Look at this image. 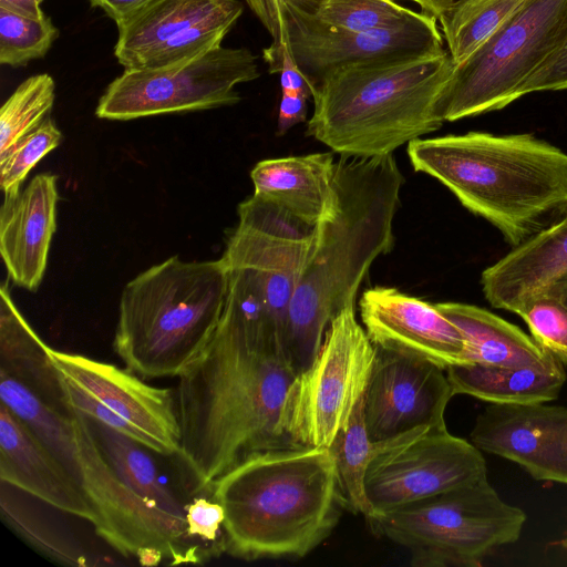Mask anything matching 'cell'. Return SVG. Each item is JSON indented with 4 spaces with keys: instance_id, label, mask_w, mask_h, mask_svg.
Instances as JSON below:
<instances>
[{
    "instance_id": "obj_44",
    "label": "cell",
    "mask_w": 567,
    "mask_h": 567,
    "mask_svg": "<svg viewBox=\"0 0 567 567\" xmlns=\"http://www.w3.org/2000/svg\"><path fill=\"white\" fill-rule=\"evenodd\" d=\"M545 295L556 298L567 308V274L556 280Z\"/></svg>"
},
{
    "instance_id": "obj_45",
    "label": "cell",
    "mask_w": 567,
    "mask_h": 567,
    "mask_svg": "<svg viewBox=\"0 0 567 567\" xmlns=\"http://www.w3.org/2000/svg\"><path fill=\"white\" fill-rule=\"evenodd\" d=\"M288 1L306 12L315 13L318 10V8L326 0H288Z\"/></svg>"
},
{
    "instance_id": "obj_7",
    "label": "cell",
    "mask_w": 567,
    "mask_h": 567,
    "mask_svg": "<svg viewBox=\"0 0 567 567\" xmlns=\"http://www.w3.org/2000/svg\"><path fill=\"white\" fill-rule=\"evenodd\" d=\"M367 520L377 535L408 548L413 566L474 567L493 549L518 540L526 514L503 501L486 477Z\"/></svg>"
},
{
    "instance_id": "obj_19",
    "label": "cell",
    "mask_w": 567,
    "mask_h": 567,
    "mask_svg": "<svg viewBox=\"0 0 567 567\" xmlns=\"http://www.w3.org/2000/svg\"><path fill=\"white\" fill-rule=\"evenodd\" d=\"M58 177L34 176L24 190L4 198L0 212V252L11 280L35 291L43 278L56 229Z\"/></svg>"
},
{
    "instance_id": "obj_31",
    "label": "cell",
    "mask_w": 567,
    "mask_h": 567,
    "mask_svg": "<svg viewBox=\"0 0 567 567\" xmlns=\"http://www.w3.org/2000/svg\"><path fill=\"white\" fill-rule=\"evenodd\" d=\"M54 92V80L42 73L24 80L7 99L0 110V158L48 117Z\"/></svg>"
},
{
    "instance_id": "obj_12",
    "label": "cell",
    "mask_w": 567,
    "mask_h": 567,
    "mask_svg": "<svg viewBox=\"0 0 567 567\" xmlns=\"http://www.w3.org/2000/svg\"><path fill=\"white\" fill-rule=\"evenodd\" d=\"M76 443L78 482L96 513L95 533L123 556L159 549L172 565L197 563L186 522L147 505L115 474L93 435L87 416L70 406Z\"/></svg>"
},
{
    "instance_id": "obj_32",
    "label": "cell",
    "mask_w": 567,
    "mask_h": 567,
    "mask_svg": "<svg viewBox=\"0 0 567 567\" xmlns=\"http://www.w3.org/2000/svg\"><path fill=\"white\" fill-rule=\"evenodd\" d=\"M13 491L12 485L1 482L0 507L6 524L43 555L65 565H86V556L75 543L34 514Z\"/></svg>"
},
{
    "instance_id": "obj_6",
    "label": "cell",
    "mask_w": 567,
    "mask_h": 567,
    "mask_svg": "<svg viewBox=\"0 0 567 567\" xmlns=\"http://www.w3.org/2000/svg\"><path fill=\"white\" fill-rule=\"evenodd\" d=\"M223 258L173 256L128 281L121 295L114 349L146 378L178 377L213 338L226 301Z\"/></svg>"
},
{
    "instance_id": "obj_14",
    "label": "cell",
    "mask_w": 567,
    "mask_h": 567,
    "mask_svg": "<svg viewBox=\"0 0 567 567\" xmlns=\"http://www.w3.org/2000/svg\"><path fill=\"white\" fill-rule=\"evenodd\" d=\"M377 348L364 393V420L373 443L424 425L445 424L454 395L441 367L415 357Z\"/></svg>"
},
{
    "instance_id": "obj_35",
    "label": "cell",
    "mask_w": 567,
    "mask_h": 567,
    "mask_svg": "<svg viewBox=\"0 0 567 567\" xmlns=\"http://www.w3.org/2000/svg\"><path fill=\"white\" fill-rule=\"evenodd\" d=\"M61 140L60 130L47 117L0 158V186L4 198H13L20 193L21 184L30 171L56 148Z\"/></svg>"
},
{
    "instance_id": "obj_28",
    "label": "cell",
    "mask_w": 567,
    "mask_h": 567,
    "mask_svg": "<svg viewBox=\"0 0 567 567\" xmlns=\"http://www.w3.org/2000/svg\"><path fill=\"white\" fill-rule=\"evenodd\" d=\"M374 446L365 425L363 395L347 426L338 432L328 449L343 508L362 514L365 518L373 514L365 492V475Z\"/></svg>"
},
{
    "instance_id": "obj_21",
    "label": "cell",
    "mask_w": 567,
    "mask_h": 567,
    "mask_svg": "<svg viewBox=\"0 0 567 567\" xmlns=\"http://www.w3.org/2000/svg\"><path fill=\"white\" fill-rule=\"evenodd\" d=\"M336 165L332 152L260 161L250 172L252 195L316 227L336 207Z\"/></svg>"
},
{
    "instance_id": "obj_15",
    "label": "cell",
    "mask_w": 567,
    "mask_h": 567,
    "mask_svg": "<svg viewBox=\"0 0 567 567\" xmlns=\"http://www.w3.org/2000/svg\"><path fill=\"white\" fill-rule=\"evenodd\" d=\"M49 354L65 378L137 430L147 449L162 455H178L181 426L176 399L169 389L153 386L132 371L82 354L50 347Z\"/></svg>"
},
{
    "instance_id": "obj_24",
    "label": "cell",
    "mask_w": 567,
    "mask_h": 567,
    "mask_svg": "<svg viewBox=\"0 0 567 567\" xmlns=\"http://www.w3.org/2000/svg\"><path fill=\"white\" fill-rule=\"evenodd\" d=\"M0 372L8 373L35 392L45 403L70 414L61 372L11 299L7 282L0 292Z\"/></svg>"
},
{
    "instance_id": "obj_36",
    "label": "cell",
    "mask_w": 567,
    "mask_h": 567,
    "mask_svg": "<svg viewBox=\"0 0 567 567\" xmlns=\"http://www.w3.org/2000/svg\"><path fill=\"white\" fill-rule=\"evenodd\" d=\"M518 316L542 348L567 363V308L559 300L544 295L529 302Z\"/></svg>"
},
{
    "instance_id": "obj_1",
    "label": "cell",
    "mask_w": 567,
    "mask_h": 567,
    "mask_svg": "<svg viewBox=\"0 0 567 567\" xmlns=\"http://www.w3.org/2000/svg\"><path fill=\"white\" fill-rule=\"evenodd\" d=\"M297 377L282 341L223 311L203 352L178 375L179 457L195 492L249 455L296 445L284 412Z\"/></svg>"
},
{
    "instance_id": "obj_3",
    "label": "cell",
    "mask_w": 567,
    "mask_h": 567,
    "mask_svg": "<svg viewBox=\"0 0 567 567\" xmlns=\"http://www.w3.org/2000/svg\"><path fill=\"white\" fill-rule=\"evenodd\" d=\"M408 155L416 172L437 179L513 247L567 212V153L532 134L420 137Z\"/></svg>"
},
{
    "instance_id": "obj_25",
    "label": "cell",
    "mask_w": 567,
    "mask_h": 567,
    "mask_svg": "<svg viewBox=\"0 0 567 567\" xmlns=\"http://www.w3.org/2000/svg\"><path fill=\"white\" fill-rule=\"evenodd\" d=\"M225 0H151L117 23L114 55L124 69H140L166 41Z\"/></svg>"
},
{
    "instance_id": "obj_10",
    "label": "cell",
    "mask_w": 567,
    "mask_h": 567,
    "mask_svg": "<svg viewBox=\"0 0 567 567\" xmlns=\"http://www.w3.org/2000/svg\"><path fill=\"white\" fill-rule=\"evenodd\" d=\"M259 76L251 51L219 45L167 66L125 69L107 85L95 115L128 121L233 105L240 101L236 85Z\"/></svg>"
},
{
    "instance_id": "obj_43",
    "label": "cell",
    "mask_w": 567,
    "mask_h": 567,
    "mask_svg": "<svg viewBox=\"0 0 567 567\" xmlns=\"http://www.w3.org/2000/svg\"><path fill=\"white\" fill-rule=\"evenodd\" d=\"M415 2L421 11L430 13L436 19L440 18L457 0H410Z\"/></svg>"
},
{
    "instance_id": "obj_9",
    "label": "cell",
    "mask_w": 567,
    "mask_h": 567,
    "mask_svg": "<svg viewBox=\"0 0 567 567\" xmlns=\"http://www.w3.org/2000/svg\"><path fill=\"white\" fill-rule=\"evenodd\" d=\"M375 355L377 348L358 322L354 306L341 310L288 393L284 426L296 445L330 446L363 398Z\"/></svg>"
},
{
    "instance_id": "obj_8",
    "label": "cell",
    "mask_w": 567,
    "mask_h": 567,
    "mask_svg": "<svg viewBox=\"0 0 567 567\" xmlns=\"http://www.w3.org/2000/svg\"><path fill=\"white\" fill-rule=\"evenodd\" d=\"M567 39V0H526L465 62L440 104L449 122L504 109Z\"/></svg>"
},
{
    "instance_id": "obj_40",
    "label": "cell",
    "mask_w": 567,
    "mask_h": 567,
    "mask_svg": "<svg viewBox=\"0 0 567 567\" xmlns=\"http://www.w3.org/2000/svg\"><path fill=\"white\" fill-rule=\"evenodd\" d=\"M308 93H281L277 121V135H285L292 126L307 120Z\"/></svg>"
},
{
    "instance_id": "obj_39",
    "label": "cell",
    "mask_w": 567,
    "mask_h": 567,
    "mask_svg": "<svg viewBox=\"0 0 567 567\" xmlns=\"http://www.w3.org/2000/svg\"><path fill=\"white\" fill-rule=\"evenodd\" d=\"M567 89V39L528 78L519 90V97L535 92L559 91Z\"/></svg>"
},
{
    "instance_id": "obj_17",
    "label": "cell",
    "mask_w": 567,
    "mask_h": 567,
    "mask_svg": "<svg viewBox=\"0 0 567 567\" xmlns=\"http://www.w3.org/2000/svg\"><path fill=\"white\" fill-rule=\"evenodd\" d=\"M359 310L375 347L430 361L444 370L467 364L462 332L435 305L392 287L375 286L363 291Z\"/></svg>"
},
{
    "instance_id": "obj_13",
    "label": "cell",
    "mask_w": 567,
    "mask_h": 567,
    "mask_svg": "<svg viewBox=\"0 0 567 567\" xmlns=\"http://www.w3.org/2000/svg\"><path fill=\"white\" fill-rule=\"evenodd\" d=\"M374 445L365 475L373 514L487 477L481 450L452 435L446 424L419 426Z\"/></svg>"
},
{
    "instance_id": "obj_38",
    "label": "cell",
    "mask_w": 567,
    "mask_h": 567,
    "mask_svg": "<svg viewBox=\"0 0 567 567\" xmlns=\"http://www.w3.org/2000/svg\"><path fill=\"white\" fill-rule=\"evenodd\" d=\"M262 58L268 64L269 72L279 74L281 93H308L311 95L308 81L282 43L272 41L262 50Z\"/></svg>"
},
{
    "instance_id": "obj_20",
    "label": "cell",
    "mask_w": 567,
    "mask_h": 567,
    "mask_svg": "<svg viewBox=\"0 0 567 567\" xmlns=\"http://www.w3.org/2000/svg\"><path fill=\"white\" fill-rule=\"evenodd\" d=\"M567 274V212L481 275L485 299L496 309L518 315Z\"/></svg>"
},
{
    "instance_id": "obj_33",
    "label": "cell",
    "mask_w": 567,
    "mask_h": 567,
    "mask_svg": "<svg viewBox=\"0 0 567 567\" xmlns=\"http://www.w3.org/2000/svg\"><path fill=\"white\" fill-rule=\"evenodd\" d=\"M417 12L395 0H326L313 14L337 30L370 32L401 25Z\"/></svg>"
},
{
    "instance_id": "obj_5",
    "label": "cell",
    "mask_w": 567,
    "mask_h": 567,
    "mask_svg": "<svg viewBox=\"0 0 567 567\" xmlns=\"http://www.w3.org/2000/svg\"><path fill=\"white\" fill-rule=\"evenodd\" d=\"M454 69L447 49L341 65L311 86L307 135L340 156L392 154L442 126Z\"/></svg>"
},
{
    "instance_id": "obj_34",
    "label": "cell",
    "mask_w": 567,
    "mask_h": 567,
    "mask_svg": "<svg viewBox=\"0 0 567 567\" xmlns=\"http://www.w3.org/2000/svg\"><path fill=\"white\" fill-rule=\"evenodd\" d=\"M59 35L49 17L35 19L0 8V63L13 68L43 58Z\"/></svg>"
},
{
    "instance_id": "obj_22",
    "label": "cell",
    "mask_w": 567,
    "mask_h": 567,
    "mask_svg": "<svg viewBox=\"0 0 567 567\" xmlns=\"http://www.w3.org/2000/svg\"><path fill=\"white\" fill-rule=\"evenodd\" d=\"M435 307L462 332L467 364L523 368L546 365L557 359L517 326L484 308L462 302H440Z\"/></svg>"
},
{
    "instance_id": "obj_2",
    "label": "cell",
    "mask_w": 567,
    "mask_h": 567,
    "mask_svg": "<svg viewBox=\"0 0 567 567\" xmlns=\"http://www.w3.org/2000/svg\"><path fill=\"white\" fill-rule=\"evenodd\" d=\"M403 182L392 154L337 161L336 207L316 226L288 311L284 348L297 374L317 355L332 319L354 306L373 261L392 249Z\"/></svg>"
},
{
    "instance_id": "obj_16",
    "label": "cell",
    "mask_w": 567,
    "mask_h": 567,
    "mask_svg": "<svg viewBox=\"0 0 567 567\" xmlns=\"http://www.w3.org/2000/svg\"><path fill=\"white\" fill-rule=\"evenodd\" d=\"M472 443L520 465L533 478L567 485V406L488 405L477 415Z\"/></svg>"
},
{
    "instance_id": "obj_4",
    "label": "cell",
    "mask_w": 567,
    "mask_h": 567,
    "mask_svg": "<svg viewBox=\"0 0 567 567\" xmlns=\"http://www.w3.org/2000/svg\"><path fill=\"white\" fill-rule=\"evenodd\" d=\"M209 492L225 512V551L247 560L306 556L331 534L343 508L328 447L249 455Z\"/></svg>"
},
{
    "instance_id": "obj_30",
    "label": "cell",
    "mask_w": 567,
    "mask_h": 567,
    "mask_svg": "<svg viewBox=\"0 0 567 567\" xmlns=\"http://www.w3.org/2000/svg\"><path fill=\"white\" fill-rule=\"evenodd\" d=\"M243 10L240 1L225 0L212 12L166 41L140 69L176 64L221 45Z\"/></svg>"
},
{
    "instance_id": "obj_18",
    "label": "cell",
    "mask_w": 567,
    "mask_h": 567,
    "mask_svg": "<svg viewBox=\"0 0 567 567\" xmlns=\"http://www.w3.org/2000/svg\"><path fill=\"white\" fill-rule=\"evenodd\" d=\"M0 480L50 506L92 523L96 513L81 486L32 431L0 404Z\"/></svg>"
},
{
    "instance_id": "obj_26",
    "label": "cell",
    "mask_w": 567,
    "mask_h": 567,
    "mask_svg": "<svg viewBox=\"0 0 567 567\" xmlns=\"http://www.w3.org/2000/svg\"><path fill=\"white\" fill-rule=\"evenodd\" d=\"M95 441L115 474L147 505L185 519V505L163 482L154 460L138 441L90 417Z\"/></svg>"
},
{
    "instance_id": "obj_42",
    "label": "cell",
    "mask_w": 567,
    "mask_h": 567,
    "mask_svg": "<svg viewBox=\"0 0 567 567\" xmlns=\"http://www.w3.org/2000/svg\"><path fill=\"white\" fill-rule=\"evenodd\" d=\"M0 8L35 19L45 17L38 0H0Z\"/></svg>"
},
{
    "instance_id": "obj_11",
    "label": "cell",
    "mask_w": 567,
    "mask_h": 567,
    "mask_svg": "<svg viewBox=\"0 0 567 567\" xmlns=\"http://www.w3.org/2000/svg\"><path fill=\"white\" fill-rule=\"evenodd\" d=\"M292 55L310 87L330 71L353 62L444 50L436 17L419 11L392 29L351 32L333 29L288 0H245Z\"/></svg>"
},
{
    "instance_id": "obj_46",
    "label": "cell",
    "mask_w": 567,
    "mask_h": 567,
    "mask_svg": "<svg viewBox=\"0 0 567 567\" xmlns=\"http://www.w3.org/2000/svg\"><path fill=\"white\" fill-rule=\"evenodd\" d=\"M559 545L567 551V537L559 542Z\"/></svg>"
},
{
    "instance_id": "obj_23",
    "label": "cell",
    "mask_w": 567,
    "mask_h": 567,
    "mask_svg": "<svg viewBox=\"0 0 567 567\" xmlns=\"http://www.w3.org/2000/svg\"><path fill=\"white\" fill-rule=\"evenodd\" d=\"M453 394H466L487 403L532 404L557 399L566 381L563 362L506 368L482 363L449 367Z\"/></svg>"
},
{
    "instance_id": "obj_29",
    "label": "cell",
    "mask_w": 567,
    "mask_h": 567,
    "mask_svg": "<svg viewBox=\"0 0 567 567\" xmlns=\"http://www.w3.org/2000/svg\"><path fill=\"white\" fill-rule=\"evenodd\" d=\"M526 0H457L437 21L455 65L465 62Z\"/></svg>"
},
{
    "instance_id": "obj_47",
    "label": "cell",
    "mask_w": 567,
    "mask_h": 567,
    "mask_svg": "<svg viewBox=\"0 0 567 567\" xmlns=\"http://www.w3.org/2000/svg\"><path fill=\"white\" fill-rule=\"evenodd\" d=\"M43 0H38L39 3H41Z\"/></svg>"
},
{
    "instance_id": "obj_41",
    "label": "cell",
    "mask_w": 567,
    "mask_h": 567,
    "mask_svg": "<svg viewBox=\"0 0 567 567\" xmlns=\"http://www.w3.org/2000/svg\"><path fill=\"white\" fill-rule=\"evenodd\" d=\"M92 7L102 9L116 24L141 9L151 0H89Z\"/></svg>"
},
{
    "instance_id": "obj_27",
    "label": "cell",
    "mask_w": 567,
    "mask_h": 567,
    "mask_svg": "<svg viewBox=\"0 0 567 567\" xmlns=\"http://www.w3.org/2000/svg\"><path fill=\"white\" fill-rule=\"evenodd\" d=\"M0 398L1 403L32 431L79 484L71 414L50 406L28 385L4 372H0Z\"/></svg>"
},
{
    "instance_id": "obj_37",
    "label": "cell",
    "mask_w": 567,
    "mask_h": 567,
    "mask_svg": "<svg viewBox=\"0 0 567 567\" xmlns=\"http://www.w3.org/2000/svg\"><path fill=\"white\" fill-rule=\"evenodd\" d=\"M224 520V508L213 498L197 497L185 505L187 537L190 540L210 543L219 551L225 550Z\"/></svg>"
}]
</instances>
